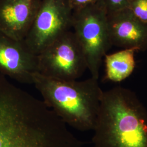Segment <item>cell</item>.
<instances>
[{
	"mask_svg": "<svg viewBox=\"0 0 147 147\" xmlns=\"http://www.w3.org/2000/svg\"><path fill=\"white\" fill-rule=\"evenodd\" d=\"M0 147H62L52 112L1 73Z\"/></svg>",
	"mask_w": 147,
	"mask_h": 147,
	"instance_id": "cell-1",
	"label": "cell"
},
{
	"mask_svg": "<svg viewBox=\"0 0 147 147\" xmlns=\"http://www.w3.org/2000/svg\"><path fill=\"white\" fill-rule=\"evenodd\" d=\"M93 147H147V110L131 90L104 91Z\"/></svg>",
	"mask_w": 147,
	"mask_h": 147,
	"instance_id": "cell-2",
	"label": "cell"
},
{
	"mask_svg": "<svg viewBox=\"0 0 147 147\" xmlns=\"http://www.w3.org/2000/svg\"><path fill=\"white\" fill-rule=\"evenodd\" d=\"M33 84L44 104L67 126L81 131L93 130L104 92L98 79L67 81L36 73Z\"/></svg>",
	"mask_w": 147,
	"mask_h": 147,
	"instance_id": "cell-3",
	"label": "cell"
},
{
	"mask_svg": "<svg viewBox=\"0 0 147 147\" xmlns=\"http://www.w3.org/2000/svg\"><path fill=\"white\" fill-rule=\"evenodd\" d=\"M72 28L83 49L91 77L99 79L102 59L112 47L107 12L100 1L73 11Z\"/></svg>",
	"mask_w": 147,
	"mask_h": 147,
	"instance_id": "cell-4",
	"label": "cell"
},
{
	"mask_svg": "<svg viewBox=\"0 0 147 147\" xmlns=\"http://www.w3.org/2000/svg\"><path fill=\"white\" fill-rule=\"evenodd\" d=\"M38 58V73L53 79L78 80L88 69L83 49L70 31L46 47Z\"/></svg>",
	"mask_w": 147,
	"mask_h": 147,
	"instance_id": "cell-5",
	"label": "cell"
},
{
	"mask_svg": "<svg viewBox=\"0 0 147 147\" xmlns=\"http://www.w3.org/2000/svg\"><path fill=\"white\" fill-rule=\"evenodd\" d=\"M73 10L68 0H41L37 15L23 42L38 55L72 28Z\"/></svg>",
	"mask_w": 147,
	"mask_h": 147,
	"instance_id": "cell-6",
	"label": "cell"
},
{
	"mask_svg": "<svg viewBox=\"0 0 147 147\" xmlns=\"http://www.w3.org/2000/svg\"><path fill=\"white\" fill-rule=\"evenodd\" d=\"M38 73V55L23 41L0 32V73L20 83L33 84V76Z\"/></svg>",
	"mask_w": 147,
	"mask_h": 147,
	"instance_id": "cell-7",
	"label": "cell"
},
{
	"mask_svg": "<svg viewBox=\"0 0 147 147\" xmlns=\"http://www.w3.org/2000/svg\"><path fill=\"white\" fill-rule=\"evenodd\" d=\"M112 46L144 51L147 49V24L139 20L129 8L107 14Z\"/></svg>",
	"mask_w": 147,
	"mask_h": 147,
	"instance_id": "cell-8",
	"label": "cell"
},
{
	"mask_svg": "<svg viewBox=\"0 0 147 147\" xmlns=\"http://www.w3.org/2000/svg\"><path fill=\"white\" fill-rule=\"evenodd\" d=\"M41 0H0V32L23 41L31 27Z\"/></svg>",
	"mask_w": 147,
	"mask_h": 147,
	"instance_id": "cell-9",
	"label": "cell"
},
{
	"mask_svg": "<svg viewBox=\"0 0 147 147\" xmlns=\"http://www.w3.org/2000/svg\"><path fill=\"white\" fill-rule=\"evenodd\" d=\"M135 51L124 49L112 54H106L105 63V81L120 82L127 79L135 68Z\"/></svg>",
	"mask_w": 147,
	"mask_h": 147,
	"instance_id": "cell-10",
	"label": "cell"
},
{
	"mask_svg": "<svg viewBox=\"0 0 147 147\" xmlns=\"http://www.w3.org/2000/svg\"><path fill=\"white\" fill-rule=\"evenodd\" d=\"M128 8L139 20L147 24V0H131Z\"/></svg>",
	"mask_w": 147,
	"mask_h": 147,
	"instance_id": "cell-11",
	"label": "cell"
},
{
	"mask_svg": "<svg viewBox=\"0 0 147 147\" xmlns=\"http://www.w3.org/2000/svg\"><path fill=\"white\" fill-rule=\"evenodd\" d=\"M131 0H100L104 6L107 14L128 8Z\"/></svg>",
	"mask_w": 147,
	"mask_h": 147,
	"instance_id": "cell-12",
	"label": "cell"
},
{
	"mask_svg": "<svg viewBox=\"0 0 147 147\" xmlns=\"http://www.w3.org/2000/svg\"><path fill=\"white\" fill-rule=\"evenodd\" d=\"M99 1L100 0H68L70 5L73 11L84 8L88 5H94Z\"/></svg>",
	"mask_w": 147,
	"mask_h": 147,
	"instance_id": "cell-13",
	"label": "cell"
}]
</instances>
